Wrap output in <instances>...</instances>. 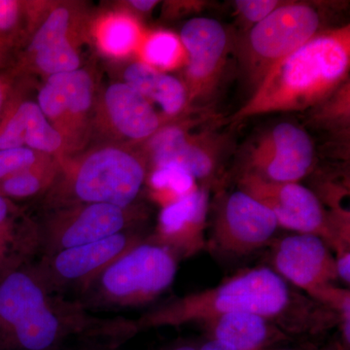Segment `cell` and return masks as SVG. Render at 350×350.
<instances>
[{
	"label": "cell",
	"instance_id": "obj_1",
	"mask_svg": "<svg viewBox=\"0 0 350 350\" xmlns=\"http://www.w3.org/2000/svg\"><path fill=\"white\" fill-rule=\"evenodd\" d=\"M29 265L0 280V350H64L87 340L126 342L138 333L135 320L96 317L75 299L51 293Z\"/></svg>",
	"mask_w": 350,
	"mask_h": 350
},
{
	"label": "cell",
	"instance_id": "obj_2",
	"mask_svg": "<svg viewBox=\"0 0 350 350\" xmlns=\"http://www.w3.org/2000/svg\"><path fill=\"white\" fill-rule=\"evenodd\" d=\"M349 68V25L320 31L265 73L234 121L314 107L347 79Z\"/></svg>",
	"mask_w": 350,
	"mask_h": 350
},
{
	"label": "cell",
	"instance_id": "obj_3",
	"mask_svg": "<svg viewBox=\"0 0 350 350\" xmlns=\"http://www.w3.org/2000/svg\"><path fill=\"white\" fill-rule=\"evenodd\" d=\"M59 161V174L42 198L44 211L78 204L135 206L148 174L144 156L123 145L94 144Z\"/></svg>",
	"mask_w": 350,
	"mask_h": 350
},
{
	"label": "cell",
	"instance_id": "obj_4",
	"mask_svg": "<svg viewBox=\"0 0 350 350\" xmlns=\"http://www.w3.org/2000/svg\"><path fill=\"white\" fill-rule=\"evenodd\" d=\"M294 305L288 282L269 268L251 269L211 289L154 308L135 320L138 332L204 322L234 312L261 315L278 324Z\"/></svg>",
	"mask_w": 350,
	"mask_h": 350
},
{
	"label": "cell",
	"instance_id": "obj_5",
	"mask_svg": "<svg viewBox=\"0 0 350 350\" xmlns=\"http://www.w3.org/2000/svg\"><path fill=\"white\" fill-rule=\"evenodd\" d=\"M178 259L148 238L101 271L75 300L90 312L147 305L172 286Z\"/></svg>",
	"mask_w": 350,
	"mask_h": 350
},
{
	"label": "cell",
	"instance_id": "obj_6",
	"mask_svg": "<svg viewBox=\"0 0 350 350\" xmlns=\"http://www.w3.org/2000/svg\"><path fill=\"white\" fill-rule=\"evenodd\" d=\"M98 86L93 66L46 78L38 92V107L64 140V157L86 150L92 142Z\"/></svg>",
	"mask_w": 350,
	"mask_h": 350
},
{
	"label": "cell",
	"instance_id": "obj_7",
	"mask_svg": "<svg viewBox=\"0 0 350 350\" xmlns=\"http://www.w3.org/2000/svg\"><path fill=\"white\" fill-rule=\"evenodd\" d=\"M144 214L135 206L78 204L45 211L38 221V256H49L76 246L101 241L130 230L142 222Z\"/></svg>",
	"mask_w": 350,
	"mask_h": 350
},
{
	"label": "cell",
	"instance_id": "obj_8",
	"mask_svg": "<svg viewBox=\"0 0 350 350\" xmlns=\"http://www.w3.org/2000/svg\"><path fill=\"white\" fill-rule=\"evenodd\" d=\"M146 237L130 230L94 243L40 256L31 266L36 278L51 293L66 297L69 291L80 293L101 271Z\"/></svg>",
	"mask_w": 350,
	"mask_h": 350
},
{
	"label": "cell",
	"instance_id": "obj_9",
	"mask_svg": "<svg viewBox=\"0 0 350 350\" xmlns=\"http://www.w3.org/2000/svg\"><path fill=\"white\" fill-rule=\"evenodd\" d=\"M161 128L162 121L153 105L125 82L98 89L91 144L129 146L147 142Z\"/></svg>",
	"mask_w": 350,
	"mask_h": 350
},
{
	"label": "cell",
	"instance_id": "obj_10",
	"mask_svg": "<svg viewBox=\"0 0 350 350\" xmlns=\"http://www.w3.org/2000/svg\"><path fill=\"white\" fill-rule=\"evenodd\" d=\"M241 190L261 202L282 226L299 234H317L337 250L345 244L336 231L310 189L299 183H276L253 172H246L239 181Z\"/></svg>",
	"mask_w": 350,
	"mask_h": 350
},
{
	"label": "cell",
	"instance_id": "obj_11",
	"mask_svg": "<svg viewBox=\"0 0 350 350\" xmlns=\"http://www.w3.org/2000/svg\"><path fill=\"white\" fill-rule=\"evenodd\" d=\"M319 25L317 9L303 3L280 5L255 25L248 39L251 57L262 68V77L273 64L312 39Z\"/></svg>",
	"mask_w": 350,
	"mask_h": 350
},
{
	"label": "cell",
	"instance_id": "obj_12",
	"mask_svg": "<svg viewBox=\"0 0 350 350\" xmlns=\"http://www.w3.org/2000/svg\"><path fill=\"white\" fill-rule=\"evenodd\" d=\"M273 271L320 301L338 278L328 243L312 234L283 238L273 250Z\"/></svg>",
	"mask_w": 350,
	"mask_h": 350
},
{
	"label": "cell",
	"instance_id": "obj_13",
	"mask_svg": "<svg viewBox=\"0 0 350 350\" xmlns=\"http://www.w3.org/2000/svg\"><path fill=\"white\" fill-rule=\"evenodd\" d=\"M273 213L243 190L232 193L214 223V243L223 252L246 255L269 244L278 230Z\"/></svg>",
	"mask_w": 350,
	"mask_h": 350
},
{
	"label": "cell",
	"instance_id": "obj_14",
	"mask_svg": "<svg viewBox=\"0 0 350 350\" xmlns=\"http://www.w3.org/2000/svg\"><path fill=\"white\" fill-rule=\"evenodd\" d=\"M314 148L303 129L290 123L275 126L251 154L253 174L276 183H298L312 169Z\"/></svg>",
	"mask_w": 350,
	"mask_h": 350
},
{
	"label": "cell",
	"instance_id": "obj_15",
	"mask_svg": "<svg viewBox=\"0 0 350 350\" xmlns=\"http://www.w3.org/2000/svg\"><path fill=\"white\" fill-rule=\"evenodd\" d=\"M182 45L186 53V83L189 100L204 96L214 87L228 48L223 25L211 18H194L182 27Z\"/></svg>",
	"mask_w": 350,
	"mask_h": 350
},
{
	"label": "cell",
	"instance_id": "obj_16",
	"mask_svg": "<svg viewBox=\"0 0 350 350\" xmlns=\"http://www.w3.org/2000/svg\"><path fill=\"white\" fill-rule=\"evenodd\" d=\"M92 18L85 2L49 0L38 27L16 56L81 50L83 44L90 42Z\"/></svg>",
	"mask_w": 350,
	"mask_h": 350
},
{
	"label": "cell",
	"instance_id": "obj_17",
	"mask_svg": "<svg viewBox=\"0 0 350 350\" xmlns=\"http://www.w3.org/2000/svg\"><path fill=\"white\" fill-rule=\"evenodd\" d=\"M207 204L206 189L198 187L186 197L163 206L151 241L167 246L178 258L199 252L206 246Z\"/></svg>",
	"mask_w": 350,
	"mask_h": 350
},
{
	"label": "cell",
	"instance_id": "obj_18",
	"mask_svg": "<svg viewBox=\"0 0 350 350\" xmlns=\"http://www.w3.org/2000/svg\"><path fill=\"white\" fill-rule=\"evenodd\" d=\"M144 156L147 169L175 163L185 167L197 179H206L214 172V159L202 145L191 139L176 126H165L147 140Z\"/></svg>",
	"mask_w": 350,
	"mask_h": 350
},
{
	"label": "cell",
	"instance_id": "obj_19",
	"mask_svg": "<svg viewBox=\"0 0 350 350\" xmlns=\"http://www.w3.org/2000/svg\"><path fill=\"white\" fill-rule=\"evenodd\" d=\"M38 221L25 215L12 200L0 196V273L31 264L39 255Z\"/></svg>",
	"mask_w": 350,
	"mask_h": 350
},
{
	"label": "cell",
	"instance_id": "obj_20",
	"mask_svg": "<svg viewBox=\"0 0 350 350\" xmlns=\"http://www.w3.org/2000/svg\"><path fill=\"white\" fill-rule=\"evenodd\" d=\"M211 340L234 350H261L285 337L275 322L261 315L234 312L204 322Z\"/></svg>",
	"mask_w": 350,
	"mask_h": 350
},
{
	"label": "cell",
	"instance_id": "obj_21",
	"mask_svg": "<svg viewBox=\"0 0 350 350\" xmlns=\"http://www.w3.org/2000/svg\"><path fill=\"white\" fill-rule=\"evenodd\" d=\"M145 31L133 14L116 7L92 18L90 42L109 59H125L137 54Z\"/></svg>",
	"mask_w": 350,
	"mask_h": 350
},
{
	"label": "cell",
	"instance_id": "obj_22",
	"mask_svg": "<svg viewBox=\"0 0 350 350\" xmlns=\"http://www.w3.org/2000/svg\"><path fill=\"white\" fill-rule=\"evenodd\" d=\"M122 78L152 105H158L167 116H177L187 105L188 92L184 83L142 62L126 64Z\"/></svg>",
	"mask_w": 350,
	"mask_h": 350
},
{
	"label": "cell",
	"instance_id": "obj_23",
	"mask_svg": "<svg viewBox=\"0 0 350 350\" xmlns=\"http://www.w3.org/2000/svg\"><path fill=\"white\" fill-rule=\"evenodd\" d=\"M48 4V0H0V45L17 54L38 27Z\"/></svg>",
	"mask_w": 350,
	"mask_h": 350
},
{
	"label": "cell",
	"instance_id": "obj_24",
	"mask_svg": "<svg viewBox=\"0 0 350 350\" xmlns=\"http://www.w3.org/2000/svg\"><path fill=\"white\" fill-rule=\"evenodd\" d=\"M59 161L55 157L0 181V196L7 200L44 197L56 180Z\"/></svg>",
	"mask_w": 350,
	"mask_h": 350
},
{
	"label": "cell",
	"instance_id": "obj_25",
	"mask_svg": "<svg viewBox=\"0 0 350 350\" xmlns=\"http://www.w3.org/2000/svg\"><path fill=\"white\" fill-rule=\"evenodd\" d=\"M146 182L154 199L163 207L186 197L198 188L193 175L175 163H165L149 170Z\"/></svg>",
	"mask_w": 350,
	"mask_h": 350
},
{
	"label": "cell",
	"instance_id": "obj_26",
	"mask_svg": "<svg viewBox=\"0 0 350 350\" xmlns=\"http://www.w3.org/2000/svg\"><path fill=\"white\" fill-rule=\"evenodd\" d=\"M137 54L139 62L163 72L186 63L180 38L167 31L145 32Z\"/></svg>",
	"mask_w": 350,
	"mask_h": 350
},
{
	"label": "cell",
	"instance_id": "obj_27",
	"mask_svg": "<svg viewBox=\"0 0 350 350\" xmlns=\"http://www.w3.org/2000/svg\"><path fill=\"white\" fill-rule=\"evenodd\" d=\"M33 87V77L15 66L0 70V126L13 108L29 96Z\"/></svg>",
	"mask_w": 350,
	"mask_h": 350
},
{
	"label": "cell",
	"instance_id": "obj_28",
	"mask_svg": "<svg viewBox=\"0 0 350 350\" xmlns=\"http://www.w3.org/2000/svg\"><path fill=\"white\" fill-rule=\"evenodd\" d=\"M50 157L52 156L39 153L27 147L0 150V181L29 169Z\"/></svg>",
	"mask_w": 350,
	"mask_h": 350
},
{
	"label": "cell",
	"instance_id": "obj_29",
	"mask_svg": "<svg viewBox=\"0 0 350 350\" xmlns=\"http://www.w3.org/2000/svg\"><path fill=\"white\" fill-rule=\"evenodd\" d=\"M278 3L275 0H239L236 6L244 19L256 25L278 8Z\"/></svg>",
	"mask_w": 350,
	"mask_h": 350
},
{
	"label": "cell",
	"instance_id": "obj_30",
	"mask_svg": "<svg viewBox=\"0 0 350 350\" xmlns=\"http://www.w3.org/2000/svg\"><path fill=\"white\" fill-rule=\"evenodd\" d=\"M124 342L112 340H87L64 350H119Z\"/></svg>",
	"mask_w": 350,
	"mask_h": 350
},
{
	"label": "cell",
	"instance_id": "obj_31",
	"mask_svg": "<svg viewBox=\"0 0 350 350\" xmlns=\"http://www.w3.org/2000/svg\"><path fill=\"white\" fill-rule=\"evenodd\" d=\"M159 1L157 0H130V1L119 2L117 7L128 11L133 15L135 14H146L151 12L157 5Z\"/></svg>",
	"mask_w": 350,
	"mask_h": 350
},
{
	"label": "cell",
	"instance_id": "obj_32",
	"mask_svg": "<svg viewBox=\"0 0 350 350\" xmlns=\"http://www.w3.org/2000/svg\"><path fill=\"white\" fill-rule=\"evenodd\" d=\"M336 260V269H337L338 278H340L345 283L350 282V253L349 250L338 252Z\"/></svg>",
	"mask_w": 350,
	"mask_h": 350
},
{
	"label": "cell",
	"instance_id": "obj_33",
	"mask_svg": "<svg viewBox=\"0 0 350 350\" xmlns=\"http://www.w3.org/2000/svg\"><path fill=\"white\" fill-rule=\"evenodd\" d=\"M167 350H234L229 345L218 342V340H211L206 342V344L195 347V345H178V347H172Z\"/></svg>",
	"mask_w": 350,
	"mask_h": 350
},
{
	"label": "cell",
	"instance_id": "obj_34",
	"mask_svg": "<svg viewBox=\"0 0 350 350\" xmlns=\"http://www.w3.org/2000/svg\"><path fill=\"white\" fill-rule=\"evenodd\" d=\"M16 53L5 46L0 45V70L10 68L15 64Z\"/></svg>",
	"mask_w": 350,
	"mask_h": 350
},
{
	"label": "cell",
	"instance_id": "obj_35",
	"mask_svg": "<svg viewBox=\"0 0 350 350\" xmlns=\"http://www.w3.org/2000/svg\"><path fill=\"white\" fill-rule=\"evenodd\" d=\"M336 350H342V349H336Z\"/></svg>",
	"mask_w": 350,
	"mask_h": 350
},
{
	"label": "cell",
	"instance_id": "obj_36",
	"mask_svg": "<svg viewBox=\"0 0 350 350\" xmlns=\"http://www.w3.org/2000/svg\"><path fill=\"white\" fill-rule=\"evenodd\" d=\"M261 350H268V349H261Z\"/></svg>",
	"mask_w": 350,
	"mask_h": 350
}]
</instances>
